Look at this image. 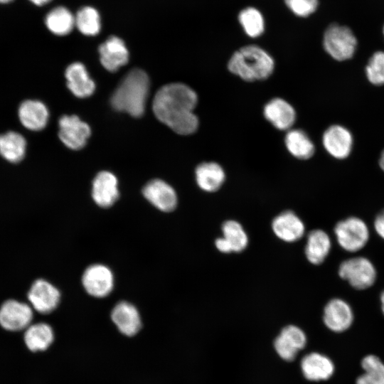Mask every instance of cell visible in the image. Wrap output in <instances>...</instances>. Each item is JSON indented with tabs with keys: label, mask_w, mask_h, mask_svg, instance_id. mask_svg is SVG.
Segmentation results:
<instances>
[{
	"label": "cell",
	"mask_w": 384,
	"mask_h": 384,
	"mask_svg": "<svg viewBox=\"0 0 384 384\" xmlns=\"http://www.w3.org/2000/svg\"><path fill=\"white\" fill-rule=\"evenodd\" d=\"M45 24L55 35L65 36L70 33L75 26V16L65 6H56L45 17Z\"/></svg>",
	"instance_id": "cell-27"
},
{
	"label": "cell",
	"mask_w": 384,
	"mask_h": 384,
	"mask_svg": "<svg viewBox=\"0 0 384 384\" xmlns=\"http://www.w3.org/2000/svg\"><path fill=\"white\" fill-rule=\"evenodd\" d=\"M67 85L74 95L84 98L91 95L95 88L94 81L81 63L70 64L65 70Z\"/></svg>",
	"instance_id": "cell-22"
},
{
	"label": "cell",
	"mask_w": 384,
	"mask_h": 384,
	"mask_svg": "<svg viewBox=\"0 0 384 384\" xmlns=\"http://www.w3.org/2000/svg\"><path fill=\"white\" fill-rule=\"evenodd\" d=\"M369 82L375 85H384V52L377 51L373 54L366 68Z\"/></svg>",
	"instance_id": "cell-33"
},
{
	"label": "cell",
	"mask_w": 384,
	"mask_h": 384,
	"mask_svg": "<svg viewBox=\"0 0 384 384\" xmlns=\"http://www.w3.org/2000/svg\"><path fill=\"white\" fill-rule=\"evenodd\" d=\"M13 0H0V4H8L11 2Z\"/></svg>",
	"instance_id": "cell-40"
},
{
	"label": "cell",
	"mask_w": 384,
	"mask_h": 384,
	"mask_svg": "<svg viewBox=\"0 0 384 384\" xmlns=\"http://www.w3.org/2000/svg\"><path fill=\"white\" fill-rule=\"evenodd\" d=\"M221 230L222 237L229 245L232 252H240L247 247V234L239 222L228 220L223 223Z\"/></svg>",
	"instance_id": "cell-30"
},
{
	"label": "cell",
	"mask_w": 384,
	"mask_h": 384,
	"mask_svg": "<svg viewBox=\"0 0 384 384\" xmlns=\"http://www.w3.org/2000/svg\"><path fill=\"white\" fill-rule=\"evenodd\" d=\"M301 370L309 380H325L334 374V365L325 355L313 352L303 357L301 361Z\"/></svg>",
	"instance_id": "cell-19"
},
{
	"label": "cell",
	"mask_w": 384,
	"mask_h": 384,
	"mask_svg": "<svg viewBox=\"0 0 384 384\" xmlns=\"http://www.w3.org/2000/svg\"><path fill=\"white\" fill-rule=\"evenodd\" d=\"M29 1L33 4H35L36 6H42L48 4L52 0H29Z\"/></svg>",
	"instance_id": "cell-37"
},
{
	"label": "cell",
	"mask_w": 384,
	"mask_h": 384,
	"mask_svg": "<svg viewBox=\"0 0 384 384\" xmlns=\"http://www.w3.org/2000/svg\"><path fill=\"white\" fill-rule=\"evenodd\" d=\"M264 115L276 128L282 130L289 129L296 117L292 106L281 98L270 100L265 106Z\"/></svg>",
	"instance_id": "cell-23"
},
{
	"label": "cell",
	"mask_w": 384,
	"mask_h": 384,
	"mask_svg": "<svg viewBox=\"0 0 384 384\" xmlns=\"http://www.w3.org/2000/svg\"><path fill=\"white\" fill-rule=\"evenodd\" d=\"M383 34H384V26H383Z\"/></svg>",
	"instance_id": "cell-41"
},
{
	"label": "cell",
	"mask_w": 384,
	"mask_h": 384,
	"mask_svg": "<svg viewBox=\"0 0 384 384\" xmlns=\"http://www.w3.org/2000/svg\"><path fill=\"white\" fill-rule=\"evenodd\" d=\"M18 118L24 127L32 131L43 129L47 124L48 110L41 101L28 100L19 106Z\"/></svg>",
	"instance_id": "cell-20"
},
{
	"label": "cell",
	"mask_w": 384,
	"mask_h": 384,
	"mask_svg": "<svg viewBox=\"0 0 384 384\" xmlns=\"http://www.w3.org/2000/svg\"><path fill=\"white\" fill-rule=\"evenodd\" d=\"M26 142L19 133L10 131L0 135V154L11 163L21 161L26 154Z\"/></svg>",
	"instance_id": "cell-26"
},
{
	"label": "cell",
	"mask_w": 384,
	"mask_h": 384,
	"mask_svg": "<svg viewBox=\"0 0 384 384\" xmlns=\"http://www.w3.org/2000/svg\"><path fill=\"white\" fill-rule=\"evenodd\" d=\"M306 336L298 326L289 325L284 327L274 339V346L277 354L284 360H294L298 351L304 348Z\"/></svg>",
	"instance_id": "cell-13"
},
{
	"label": "cell",
	"mask_w": 384,
	"mask_h": 384,
	"mask_svg": "<svg viewBox=\"0 0 384 384\" xmlns=\"http://www.w3.org/2000/svg\"><path fill=\"white\" fill-rule=\"evenodd\" d=\"M198 97L194 90L185 84L175 82L161 87L153 100L156 117L179 134L194 133L198 119L193 110Z\"/></svg>",
	"instance_id": "cell-1"
},
{
	"label": "cell",
	"mask_w": 384,
	"mask_h": 384,
	"mask_svg": "<svg viewBox=\"0 0 384 384\" xmlns=\"http://www.w3.org/2000/svg\"><path fill=\"white\" fill-rule=\"evenodd\" d=\"M28 299L36 311L41 314H48L58 306L60 294L51 283L39 279L31 285L28 292Z\"/></svg>",
	"instance_id": "cell-10"
},
{
	"label": "cell",
	"mask_w": 384,
	"mask_h": 384,
	"mask_svg": "<svg viewBox=\"0 0 384 384\" xmlns=\"http://www.w3.org/2000/svg\"><path fill=\"white\" fill-rule=\"evenodd\" d=\"M339 277L353 288L364 290L372 287L377 279L374 264L367 257L358 256L343 260L339 265Z\"/></svg>",
	"instance_id": "cell-6"
},
{
	"label": "cell",
	"mask_w": 384,
	"mask_h": 384,
	"mask_svg": "<svg viewBox=\"0 0 384 384\" xmlns=\"http://www.w3.org/2000/svg\"><path fill=\"white\" fill-rule=\"evenodd\" d=\"M322 142L327 152L338 159L348 157L353 146V137L351 132L338 124L327 128L323 134Z\"/></svg>",
	"instance_id": "cell-15"
},
{
	"label": "cell",
	"mask_w": 384,
	"mask_h": 384,
	"mask_svg": "<svg viewBox=\"0 0 384 384\" xmlns=\"http://www.w3.org/2000/svg\"><path fill=\"white\" fill-rule=\"evenodd\" d=\"M353 317L350 304L341 298L331 299L324 309V323L334 332L340 333L349 329L353 322Z\"/></svg>",
	"instance_id": "cell-11"
},
{
	"label": "cell",
	"mask_w": 384,
	"mask_h": 384,
	"mask_svg": "<svg viewBox=\"0 0 384 384\" xmlns=\"http://www.w3.org/2000/svg\"><path fill=\"white\" fill-rule=\"evenodd\" d=\"M195 175L198 187L209 193L220 189L225 179L223 169L215 162H205L199 164L196 169Z\"/></svg>",
	"instance_id": "cell-24"
},
{
	"label": "cell",
	"mask_w": 384,
	"mask_h": 384,
	"mask_svg": "<svg viewBox=\"0 0 384 384\" xmlns=\"http://www.w3.org/2000/svg\"><path fill=\"white\" fill-rule=\"evenodd\" d=\"M92 197L95 203L102 208L112 206L119 197L117 177L107 171L98 173L92 181Z\"/></svg>",
	"instance_id": "cell-16"
},
{
	"label": "cell",
	"mask_w": 384,
	"mask_h": 384,
	"mask_svg": "<svg viewBox=\"0 0 384 384\" xmlns=\"http://www.w3.org/2000/svg\"><path fill=\"white\" fill-rule=\"evenodd\" d=\"M284 3L293 14L301 18L314 14L319 6V0H284Z\"/></svg>",
	"instance_id": "cell-34"
},
{
	"label": "cell",
	"mask_w": 384,
	"mask_h": 384,
	"mask_svg": "<svg viewBox=\"0 0 384 384\" xmlns=\"http://www.w3.org/2000/svg\"><path fill=\"white\" fill-rule=\"evenodd\" d=\"M323 46L334 59L343 61L351 58L354 55L357 39L349 27L331 23L324 31Z\"/></svg>",
	"instance_id": "cell-5"
},
{
	"label": "cell",
	"mask_w": 384,
	"mask_h": 384,
	"mask_svg": "<svg viewBox=\"0 0 384 384\" xmlns=\"http://www.w3.org/2000/svg\"><path fill=\"white\" fill-rule=\"evenodd\" d=\"M215 246L216 249L222 253H230L231 249L223 237L218 238L215 240Z\"/></svg>",
	"instance_id": "cell-36"
},
{
	"label": "cell",
	"mask_w": 384,
	"mask_h": 384,
	"mask_svg": "<svg viewBox=\"0 0 384 384\" xmlns=\"http://www.w3.org/2000/svg\"><path fill=\"white\" fill-rule=\"evenodd\" d=\"M149 89L147 74L141 69H132L114 92L111 104L116 110L126 112L134 117H142L144 113Z\"/></svg>",
	"instance_id": "cell-2"
},
{
	"label": "cell",
	"mask_w": 384,
	"mask_h": 384,
	"mask_svg": "<svg viewBox=\"0 0 384 384\" xmlns=\"http://www.w3.org/2000/svg\"><path fill=\"white\" fill-rule=\"evenodd\" d=\"M58 135L62 142L72 149L82 148L91 134L89 125L76 115H63L59 119Z\"/></svg>",
	"instance_id": "cell-9"
},
{
	"label": "cell",
	"mask_w": 384,
	"mask_h": 384,
	"mask_svg": "<svg viewBox=\"0 0 384 384\" xmlns=\"http://www.w3.org/2000/svg\"><path fill=\"white\" fill-rule=\"evenodd\" d=\"M144 198L159 210H174L178 203L177 195L172 186L161 179H153L143 188Z\"/></svg>",
	"instance_id": "cell-14"
},
{
	"label": "cell",
	"mask_w": 384,
	"mask_h": 384,
	"mask_svg": "<svg viewBox=\"0 0 384 384\" xmlns=\"http://www.w3.org/2000/svg\"><path fill=\"white\" fill-rule=\"evenodd\" d=\"M238 20L247 36L251 38L260 36L265 30V20L262 13L255 6L242 9Z\"/></svg>",
	"instance_id": "cell-29"
},
{
	"label": "cell",
	"mask_w": 384,
	"mask_h": 384,
	"mask_svg": "<svg viewBox=\"0 0 384 384\" xmlns=\"http://www.w3.org/2000/svg\"><path fill=\"white\" fill-rule=\"evenodd\" d=\"M75 26L85 35L93 36L101 29V20L98 11L93 7L84 6L75 16Z\"/></svg>",
	"instance_id": "cell-32"
},
{
	"label": "cell",
	"mask_w": 384,
	"mask_h": 384,
	"mask_svg": "<svg viewBox=\"0 0 384 384\" xmlns=\"http://www.w3.org/2000/svg\"><path fill=\"white\" fill-rule=\"evenodd\" d=\"M331 240L324 230L314 229L309 233L304 248L306 260L312 265L322 264L329 255Z\"/></svg>",
	"instance_id": "cell-21"
},
{
	"label": "cell",
	"mask_w": 384,
	"mask_h": 384,
	"mask_svg": "<svg viewBox=\"0 0 384 384\" xmlns=\"http://www.w3.org/2000/svg\"><path fill=\"white\" fill-rule=\"evenodd\" d=\"M274 235L286 242H294L300 240L305 233V225L293 211L284 210L276 215L271 223Z\"/></svg>",
	"instance_id": "cell-12"
},
{
	"label": "cell",
	"mask_w": 384,
	"mask_h": 384,
	"mask_svg": "<svg viewBox=\"0 0 384 384\" xmlns=\"http://www.w3.org/2000/svg\"><path fill=\"white\" fill-rule=\"evenodd\" d=\"M111 319L121 334L127 336L137 334L142 320L137 309L127 302H120L112 309Z\"/></svg>",
	"instance_id": "cell-18"
},
{
	"label": "cell",
	"mask_w": 384,
	"mask_h": 384,
	"mask_svg": "<svg viewBox=\"0 0 384 384\" xmlns=\"http://www.w3.org/2000/svg\"><path fill=\"white\" fill-rule=\"evenodd\" d=\"M364 373L356 384H384V363L375 355H368L361 361Z\"/></svg>",
	"instance_id": "cell-31"
},
{
	"label": "cell",
	"mask_w": 384,
	"mask_h": 384,
	"mask_svg": "<svg viewBox=\"0 0 384 384\" xmlns=\"http://www.w3.org/2000/svg\"><path fill=\"white\" fill-rule=\"evenodd\" d=\"M27 348L33 352L46 350L54 340L52 327L46 323H36L28 326L24 333Z\"/></svg>",
	"instance_id": "cell-25"
},
{
	"label": "cell",
	"mask_w": 384,
	"mask_h": 384,
	"mask_svg": "<svg viewBox=\"0 0 384 384\" xmlns=\"http://www.w3.org/2000/svg\"><path fill=\"white\" fill-rule=\"evenodd\" d=\"M228 68L230 72L245 81H255L270 77L274 70V62L262 48L248 45L233 54Z\"/></svg>",
	"instance_id": "cell-3"
},
{
	"label": "cell",
	"mask_w": 384,
	"mask_h": 384,
	"mask_svg": "<svg viewBox=\"0 0 384 384\" xmlns=\"http://www.w3.org/2000/svg\"><path fill=\"white\" fill-rule=\"evenodd\" d=\"M381 311L384 315V291H383L380 296Z\"/></svg>",
	"instance_id": "cell-38"
},
{
	"label": "cell",
	"mask_w": 384,
	"mask_h": 384,
	"mask_svg": "<svg viewBox=\"0 0 384 384\" xmlns=\"http://www.w3.org/2000/svg\"><path fill=\"white\" fill-rule=\"evenodd\" d=\"M379 164L381 168V169L384 171V150H383L380 158L379 160Z\"/></svg>",
	"instance_id": "cell-39"
},
{
	"label": "cell",
	"mask_w": 384,
	"mask_h": 384,
	"mask_svg": "<svg viewBox=\"0 0 384 384\" xmlns=\"http://www.w3.org/2000/svg\"><path fill=\"white\" fill-rule=\"evenodd\" d=\"M82 283L87 294L95 297L102 298L111 293L114 287V276L107 266L94 264L85 270Z\"/></svg>",
	"instance_id": "cell-7"
},
{
	"label": "cell",
	"mask_w": 384,
	"mask_h": 384,
	"mask_svg": "<svg viewBox=\"0 0 384 384\" xmlns=\"http://www.w3.org/2000/svg\"><path fill=\"white\" fill-rule=\"evenodd\" d=\"M334 232L338 245L348 252L362 250L370 238L367 224L356 216H350L339 220L334 226Z\"/></svg>",
	"instance_id": "cell-4"
},
{
	"label": "cell",
	"mask_w": 384,
	"mask_h": 384,
	"mask_svg": "<svg viewBox=\"0 0 384 384\" xmlns=\"http://www.w3.org/2000/svg\"><path fill=\"white\" fill-rule=\"evenodd\" d=\"M32 319V308L26 303L9 299L0 307V325L7 331L25 329L31 325Z\"/></svg>",
	"instance_id": "cell-8"
},
{
	"label": "cell",
	"mask_w": 384,
	"mask_h": 384,
	"mask_svg": "<svg viewBox=\"0 0 384 384\" xmlns=\"http://www.w3.org/2000/svg\"><path fill=\"white\" fill-rule=\"evenodd\" d=\"M285 145L288 151L299 159L311 158L315 151L311 139L304 132L300 129H292L288 132L285 137Z\"/></svg>",
	"instance_id": "cell-28"
},
{
	"label": "cell",
	"mask_w": 384,
	"mask_h": 384,
	"mask_svg": "<svg viewBox=\"0 0 384 384\" xmlns=\"http://www.w3.org/2000/svg\"><path fill=\"white\" fill-rule=\"evenodd\" d=\"M102 65L110 72L117 71L129 60V52L124 42L117 36H110L99 47Z\"/></svg>",
	"instance_id": "cell-17"
},
{
	"label": "cell",
	"mask_w": 384,
	"mask_h": 384,
	"mask_svg": "<svg viewBox=\"0 0 384 384\" xmlns=\"http://www.w3.org/2000/svg\"><path fill=\"white\" fill-rule=\"evenodd\" d=\"M373 225L375 233L384 240V210L377 215Z\"/></svg>",
	"instance_id": "cell-35"
}]
</instances>
